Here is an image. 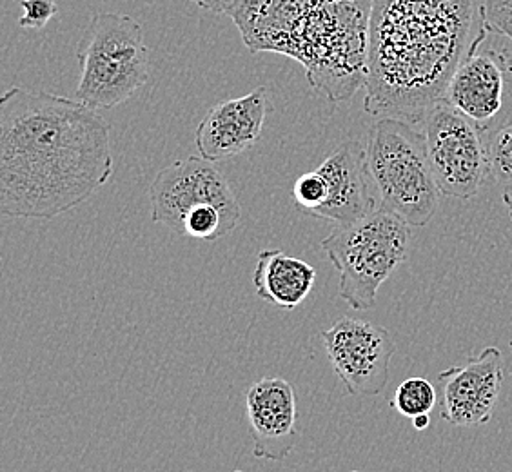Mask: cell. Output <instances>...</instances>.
Masks as SVG:
<instances>
[{
	"label": "cell",
	"mask_w": 512,
	"mask_h": 472,
	"mask_svg": "<svg viewBox=\"0 0 512 472\" xmlns=\"http://www.w3.org/2000/svg\"><path fill=\"white\" fill-rule=\"evenodd\" d=\"M111 128L80 100L13 86L0 99V211L51 220L113 175Z\"/></svg>",
	"instance_id": "obj_1"
},
{
	"label": "cell",
	"mask_w": 512,
	"mask_h": 472,
	"mask_svg": "<svg viewBox=\"0 0 512 472\" xmlns=\"http://www.w3.org/2000/svg\"><path fill=\"white\" fill-rule=\"evenodd\" d=\"M489 33L483 0H373L365 111L424 124Z\"/></svg>",
	"instance_id": "obj_2"
},
{
	"label": "cell",
	"mask_w": 512,
	"mask_h": 472,
	"mask_svg": "<svg viewBox=\"0 0 512 472\" xmlns=\"http://www.w3.org/2000/svg\"><path fill=\"white\" fill-rule=\"evenodd\" d=\"M373 0H240L227 13L251 53L300 62L309 86L340 104L365 86Z\"/></svg>",
	"instance_id": "obj_3"
},
{
	"label": "cell",
	"mask_w": 512,
	"mask_h": 472,
	"mask_svg": "<svg viewBox=\"0 0 512 472\" xmlns=\"http://www.w3.org/2000/svg\"><path fill=\"white\" fill-rule=\"evenodd\" d=\"M153 222L180 236L218 240L237 229L242 211L226 177L213 162L189 157L158 173L151 189Z\"/></svg>",
	"instance_id": "obj_4"
},
{
	"label": "cell",
	"mask_w": 512,
	"mask_h": 472,
	"mask_svg": "<svg viewBox=\"0 0 512 472\" xmlns=\"http://www.w3.org/2000/svg\"><path fill=\"white\" fill-rule=\"evenodd\" d=\"M80 80L75 99L89 108H117L148 82L149 51L137 20L122 13H97L77 48Z\"/></svg>",
	"instance_id": "obj_5"
},
{
	"label": "cell",
	"mask_w": 512,
	"mask_h": 472,
	"mask_svg": "<svg viewBox=\"0 0 512 472\" xmlns=\"http://www.w3.org/2000/svg\"><path fill=\"white\" fill-rule=\"evenodd\" d=\"M365 151L382 207L411 227L429 224L442 193L429 164L424 131L400 118H378Z\"/></svg>",
	"instance_id": "obj_6"
},
{
	"label": "cell",
	"mask_w": 512,
	"mask_h": 472,
	"mask_svg": "<svg viewBox=\"0 0 512 472\" xmlns=\"http://www.w3.org/2000/svg\"><path fill=\"white\" fill-rule=\"evenodd\" d=\"M384 207L353 226H335L320 247L335 266L338 295L355 311L376 305L378 289L405 262L411 229Z\"/></svg>",
	"instance_id": "obj_7"
},
{
	"label": "cell",
	"mask_w": 512,
	"mask_h": 472,
	"mask_svg": "<svg viewBox=\"0 0 512 472\" xmlns=\"http://www.w3.org/2000/svg\"><path fill=\"white\" fill-rule=\"evenodd\" d=\"M427 157L444 197H476L491 175L485 133L445 100L424 120Z\"/></svg>",
	"instance_id": "obj_8"
},
{
	"label": "cell",
	"mask_w": 512,
	"mask_h": 472,
	"mask_svg": "<svg viewBox=\"0 0 512 472\" xmlns=\"http://www.w3.org/2000/svg\"><path fill=\"white\" fill-rule=\"evenodd\" d=\"M320 338L347 393L376 396L384 391L396 351L393 335L385 327L342 316Z\"/></svg>",
	"instance_id": "obj_9"
},
{
	"label": "cell",
	"mask_w": 512,
	"mask_h": 472,
	"mask_svg": "<svg viewBox=\"0 0 512 472\" xmlns=\"http://www.w3.org/2000/svg\"><path fill=\"white\" fill-rule=\"evenodd\" d=\"M503 384V356L498 347H485L463 365L440 373L442 418L456 427L485 425L493 418Z\"/></svg>",
	"instance_id": "obj_10"
},
{
	"label": "cell",
	"mask_w": 512,
	"mask_h": 472,
	"mask_svg": "<svg viewBox=\"0 0 512 472\" xmlns=\"http://www.w3.org/2000/svg\"><path fill=\"white\" fill-rule=\"evenodd\" d=\"M318 173L327 184V198L311 217L324 218L335 226H353L382 207L367 151L360 142H344L325 158Z\"/></svg>",
	"instance_id": "obj_11"
},
{
	"label": "cell",
	"mask_w": 512,
	"mask_h": 472,
	"mask_svg": "<svg viewBox=\"0 0 512 472\" xmlns=\"http://www.w3.org/2000/svg\"><path fill=\"white\" fill-rule=\"evenodd\" d=\"M246 414L255 458L284 462L300 436L293 385L275 376L258 380L247 389Z\"/></svg>",
	"instance_id": "obj_12"
},
{
	"label": "cell",
	"mask_w": 512,
	"mask_h": 472,
	"mask_svg": "<svg viewBox=\"0 0 512 472\" xmlns=\"http://www.w3.org/2000/svg\"><path fill=\"white\" fill-rule=\"evenodd\" d=\"M266 88H256L240 99L220 102L198 124V153L209 162L237 157L253 148L266 120Z\"/></svg>",
	"instance_id": "obj_13"
},
{
	"label": "cell",
	"mask_w": 512,
	"mask_h": 472,
	"mask_svg": "<svg viewBox=\"0 0 512 472\" xmlns=\"http://www.w3.org/2000/svg\"><path fill=\"white\" fill-rule=\"evenodd\" d=\"M507 97L509 89L502 66L482 46L456 69L444 100L483 133H489L502 124L500 115Z\"/></svg>",
	"instance_id": "obj_14"
},
{
	"label": "cell",
	"mask_w": 512,
	"mask_h": 472,
	"mask_svg": "<svg viewBox=\"0 0 512 472\" xmlns=\"http://www.w3.org/2000/svg\"><path fill=\"white\" fill-rule=\"evenodd\" d=\"M315 280V267L280 249H264L256 256V295L278 309H296L313 291Z\"/></svg>",
	"instance_id": "obj_15"
},
{
	"label": "cell",
	"mask_w": 512,
	"mask_h": 472,
	"mask_svg": "<svg viewBox=\"0 0 512 472\" xmlns=\"http://www.w3.org/2000/svg\"><path fill=\"white\" fill-rule=\"evenodd\" d=\"M438 400L434 385L427 378H407L398 385L391 405L405 418H416L420 414H431Z\"/></svg>",
	"instance_id": "obj_16"
},
{
	"label": "cell",
	"mask_w": 512,
	"mask_h": 472,
	"mask_svg": "<svg viewBox=\"0 0 512 472\" xmlns=\"http://www.w3.org/2000/svg\"><path fill=\"white\" fill-rule=\"evenodd\" d=\"M491 177L503 187L512 184V117L485 133Z\"/></svg>",
	"instance_id": "obj_17"
},
{
	"label": "cell",
	"mask_w": 512,
	"mask_h": 472,
	"mask_svg": "<svg viewBox=\"0 0 512 472\" xmlns=\"http://www.w3.org/2000/svg\"><path fill=\"white\" fill-rule=\"evenodd\" d=\"M293 198L298 211L313 215L318 207L322 206L327 198V184L318 169L311 173H304L296 178L293 186Z\"/></svg>",
	"instance_id": "obj_18"
},
{
	"label": "cell",
	"mask_w": 512,
	"mask_h": 472,
	"mask_svg": "<svg viewBox=\"0 0 512 472\" xmlns=\"http://www.w3.org/2000/svg\"><path fill=\"white\" fill-rule=\"evenodd\" d=\"M19 26L22 30H44L57 13L59 6L55 0H20Z\"/></svg>",
	"instance_id": "obj_19"
},
{
	"label": "cell",
	"mask_w": 512,
	"mask_h": 472,
	"mask_svg": "<svg viewBox=\"0 0 512 472\" xmlns=\"http://www.w3.org/2000/svg\"><path fill=\"white\" fill-rule=\"evenodd\" d=\"M483 6L489 31L512 39V0H483Z\"/></svg>",
	"instance_id": "obj_20"
},
{
	"label": "cell",
	"mask_w": 512,
	"mask_h": 472,
	"mask_svg": "<svg viewBox=\"0 0 512 472\" xmlns=\"http://www.w3.org/2000/svg\"><path fill=\"white\" fill-rule=\"evenodd\" d=\"M483 48L491 51L496 60L500 62L503 75H505V80H507L509 99L512 102V39H507V37L498 35V33H489V37L483 42Z\"/></svg>",
	"instance_id": "obj_21"
},
{
	"label": "cell",
	"mask_w": 512,
	"mask_h": 472,
	"mask_svg": "<svg viewBox=\"0 0 512 472\" xmlns=\"http://www.w3.org/2000/svg\"><path fill=\"white\" fill-rule=\"evenodd\" d=\"M202 10L213 11L220 15H227L233 6H237L240 0H193Z\"/></svg>",
	"instance_id": "obj_22"
},
{
	"label": "cell",
	"mask_w": 512,
	"mask_h": 472,
	"mask_svg": "<svg viewBox=\"0 0 512 472\" xmlns=\"http://www.w3.org/2000/svg\"><path fill=\"white\" fill-rule=\"evenodd\" d=\"M413 425L416 431H425L431 425V416L429 414H420L413 418Z\"/></svg>",
	"instance_id": "obj_23"
},
{
	"label": "cell",
	"mask_w": 512,
	"mask_h": 472,
	"mask_svg": "<svg viewBox=\"0 0 512 472\" xmlns=\"http://www.w3.org/2000/svg\"><path fill=\"white\" fill-rule=\"evenodd\" d=\"M503 204H505V207H507V211H509V217H511L512 220V184L503 187Z\"/></svg>",
	"instance_id": "obj_24"
},
{
	"label": "cell",
	"mask_w": 512,
	"mask_h": 472,
	"mask_svg": "<svg viewBox=\"0 0 512 472\" xmlns=\"http://www.w3.org/2000/svg\"><path fill=\"white\" fill-rule=\"evenodd\" d=\"M235 472H244V471H235Z\"/></svg>",
	"instance_id": "obj_25"
},
{
	"label": "cell",
	"mask_w": 512,
	"mask_h": 472,
	"mask_svg": "<svg viewBox=\"0 0 512 472\" xmlns=\"http://www.w3.org/2000/svg\"><path fill=\"white\" fill-rule=\"evenodd\" d=\"M353 472H360V471H353Z\"/></svg>",
	"instance_id": "obj_26"
}]
</instances>
